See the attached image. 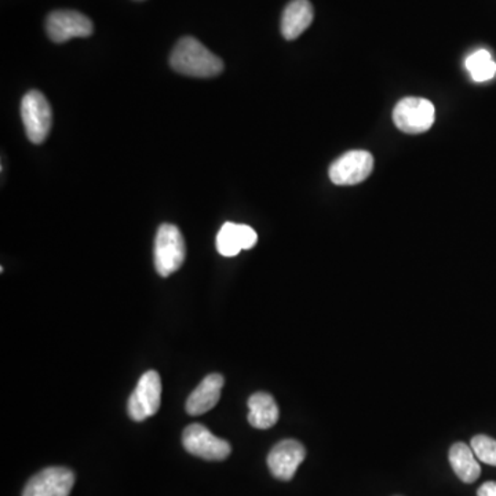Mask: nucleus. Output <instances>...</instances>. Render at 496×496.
<instances>
[{
    "instance_id": "nucleus-12",
    "label": "nucleus",
    "mask_w": 496,
    "mask_h": 496,
    "mask_svg": "<svg viewBox=\"0 0 496 496\" xmlns=\"http://www.w3.org/2000/svg\"><path fill=\"white\" fill-rule=\"evenodd\" d=\"M224 384L225 379L221 374H210L206 376L186 401V411L189 416H203L213 409L218 404Z\"/></svg>"
},
{
    "instance_id": "nucleus-9",
    "label": "nucleus",
    "mask_w": 496,
    "mask_h": 496,
    "mask_svg": "<svg viewBox=\"0 0 496 496\" xmlns=\"http://www.w3.org/2000/svg\"><path fill=\"white\" fill-rule=\"evenodd\" d=\"M75 474L67 468H47L35 474L24 488L23 496H69Z\"/></svg>"
},
{
    "instance_id": "nucleus-10",
    "label": "nucleus",
    "mask_w": 496,
    "mask_h": 496,
    "mask_svg": "<svg viewBox=\"0 0 496 496\" xmlns=\"http://www.w3.org/2000/svg\"><path fill=\"white\" fill-rule=\"evenodd\" d=\"M305 458V447L300 441L290 438L273 447L272 451L268 455V466L276 479L290 481Z\"/></svg>"
},
{
    "instance_id": "nucleus-3",
    "label": "nucleus",
    "mask_w": 496,
    "mask_h": 496,
    "mask_svg": "<svg viewBox=\"0 0 496 496\" xmlns=\"http://www.w3.org/2000/svg\"><path fill=\"white\" fill-rule=\"evenodd\" d=\"M435 105L427 99L406 97L396 105L393 121L400 132L406 134H422L435 123Z\"/></svg>"
},
{
    "instance_id": "nucleus-14",
    "label": "nucleus",
    "mask_w": 496,
    "mask_h": 496,
    "mask_svg": "<svg viewBox=\"0 0 496 496\" xmlns=\"http://www.w3.org/2000/svg\"><path fill=\"white\" fill-rule=\"evenodd\" d=\"M248 422L256 429H269L279 421V406L269 393H254L248 398Z\"/></svg>"
},
{
    "instance_id": "nucleus-2",
    "label": "nucleus",
    "mask_w": 496,
    "mask_h": 496,
    "mask_svg": "<svg viewBox=\"0 0 496 496\" xmlns=\"http://www.w3.org/2000/svg\"><path fill=\"white\" fill-rule=\"evenodd\" d=\"M186 248L183 233L175 225L163 224L154 238V268L163 278L177 272L185 261Z\"/></svg>"
},
{
    "instance_id": "nucleus-17",
    "label": "nucleus",
    "mask_w": 496,
    "mask_h": 496,
    "mask_svg": "<svg viewBox=\"0 0 496 496\" xmlns=\"http://www.w3.org/2000/svg\"><path fill=\"white\" fill-rule=\"evenodd\" d=\"M471 449L477 459L487 465L496 466V440L490 436L479 435L471 438Z\"/></svg>"
},
{
    "instance_id": "nucleus-6",
    "label": "nucleus",
    "mask_w": 496,
    "mask_h": 496,
    "mask_svg": "<svg viewBox=\"0 0 496 496\" xmlns=\"http://www.w3.org/2000/svg\"><path fill=\"white\" fill-rule=\"evenodd\" d=\"M374 170V157L367 151H351L335 160L330 167V178L335 185L351 186L363 183Z\"/></svg>"
},
{
    "instance_id": "nucleus-15",
    "label": "nucleus",
    "mask_w": 496,
    "mask_h": 496,
    "mask_svg": "<svg viewBox=\"0 0 496 496\" xmlns=\"http://www.w3.org/2000/svg\"><path fill=\"white\" fill-rule=\"evenodd\" d=\"M449 462L455 474L466 484L477 481L481 474L476 454L468 444L455 443L449 449Z\"/></svg>"
},
{
    "instance_id": "nucleus-5",
    "label": "nucleus",
    "mask_w": 496,
    "mask_h": 496,
    "mask_svg": "<svg viewBox=\"0 0 496 496\" xmlns=\"http://www.w3.org/2000/svg\"><path fill=\"white\" fill-rule=\"evenodd\" d=\"M162 403V379L156 371H148L141 376L134 392L129 398L130 418L142 422L151 418L159 411Z\"/></svg>"
},
{
    "instance_id": "nucleus-18",
    "label": "nucleus",
    "mask_w": 496,
    "mask_h": 496,
    "mask_svg": "<svg viewBox=\"0 0 496 496\" xmlns=\"http://www.w3.org/2000/svg\"><path fill=\"white\" fill-rule=\"evenodd\" d=\"M477 496H496V481L484 482L477 491Z\"/></svg>"
},
{
    "instance_id": "nucleus-7",
    "label": "nucleus",
    "mask_w": 496,
    "mask_h": 496,
    "mask_svg": "<svg viewBox=\"0 0 496 496\" xmlns=\"http://www.w3.org/2000/svg\"><path fill=\"white\" fill-rule=\"evenodd\" d=\"M183 444L189 454L206 460H224L232 452L227 440L216 438L199 424L189 425L184 430Z\"/></svg>"
},
{
    "instance_id": "nucleus-11",
    "label": "nucleus",
    "mask_w": 496,
    "mask_h": 496,
    "mask_svg": "<svg viewBox=\"0 0 496 496\" xmlns=\"http://www.w3.org/2000/svg\"><path fill=\"white\" fill-rule=\"evenodd\" d=\"M259 236L248 225L227 222L216 235V250L224 257H236L241 250H250L257 244Z\"/></svg>"
},
{
    "instance_id": "nucleus-8",
    "label": "nucleus",
    "mask_w": 496,
    "mask_h": 496,
    "mask_svg": "<svg viewBox=\"0 0 496 496\" xmlns=\"http://www.w3.org/2000/svg\"><path fill=\"white\" fill-rule=\"evenodd\" d=\"M48 37L56 43H65L73 37H88L93 34L90 18L73 10H57L46 21Z\"/></svg>"
},
{
    "instance_id": "nucleus-1",
    "label": "nucleus",
    "mask_w": 496,
    "mask_h": 496,
    "mask_svg": "<svg viewBox=\"0 0 496 496\" xmlns=\"http://www.w3.org/2000/svg\"><path fill=\"white\" fill-rule=\"evenodd\" d=\"M175 72L191 78H214L224 70V62L195 37H183L170 57Z\"/></svg>"
},
{
    "instance_id": "nucleus-13",
    "label": "nucleus",
    "mask_w": 496,
    "mask_h": 496,
    "mask_svg": "<svg viewBox=\"0 0 496 496\" xmlns=\"http://www.w3.org/2000/svg\"><path fill=\"white\" fill-rule=\"evenodd\" d=\"M314 12L309 0H292L281 16V35L284 39L300 37L313 21Z\"/></svg>"
},
{
    "instance_id": "nucleus-16",
    "label": "nucleus",
    "mask_w": 496,
    "mask_h": 496,
    "mask_svg": "<svg viewBox=\"0 0 496 496\" xmlns=\"http://www.w3.org/2000/svg\"><path fill=\"white\" fill-rule=\"evenodd\" d=\"M466 68L470 72L474 81H487L496 73V64L490 51L479 50L470 54L466 59Z\"/></svg>"
},
{
    "instance_id": "nucleus-4",
    "label": "nucleus",
    "mask_w": 496,
    "mask_h": 496,
    "mask_svg": "<svg viewBox=\"0 0 496 496\" xmlns=\"http://www.w3.org/2000/svg\"><path fill=\"white\" fill-rule=\"evenodd\" d=\"M21 118L26 137L32 143H43L50 134L53 113L46 97L40 91L32 90L21 101Z\"/></svg>"
}]
</instances>
